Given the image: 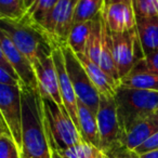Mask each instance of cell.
Listing matches in <instances>:
<instances>
[{"instance_id":"1","label":"cell","mask_w":158,"mask_h":158,"mask_svg":"<svg viewBox=\"0 0 158 158\" xmlns=\"http://www.w3.org/2000/svg\"><path fill=\"white\" fill-rule=\"evenodd\" d=\"M22 158H52L44 99L37 88L22 86Z\"/></svg>"},{"instance_id":"2","label":"cell","mask_w":158,"mask_h":158,"mask_svg":"<svg viewBox=\"0 0 158 158\" xmlns=\"http://www.w3.org/2000/svg\"><path fill=\"white\" fill-rule=\"evenodd\" d=\"M123 138L140 121L158 110V91L119 86L114 95Z\"/></svg>"},{"instance_id":"3","label":"cell","mask_w":158,"mask_h":158,"mask_svg":"<svg viewBox=\"0 0 158 158\" xmlns=\"http://www.w3.org/2000/svg\"><path fill=\"white\" fill-rule=\"evenodd\" d=\"M1 31L7 34L15 47L34 64L39 59L51 55L55 42L49 34L26 18L21 21L1 20Z\"/></svg>"},{"instance_id":"4","label":"cell","mask_w":158,"mask_h":158,"mask_svg":"<svg viewBox=\"0 0 158 158\" xmlns=\"http://www.w3.org/2000/svg\"><path fill=\"white\" fill-rule=\"evenodd\" d=\"M42 99L51 148L61 152L84 142L81 134L68 115L66 108L61 107L50 99Z\"/></svg>"},{"instance_id":"5","label":"cell","mask_w":158,"mask_h":158,"mask_svg":"<svg viewBox=\"0 0 158 158\" xmlns=\"http://www.w3.org/2000/svg\"><path fill=\"white\" fill-rule=\"evenodd\" d=\"M61 47L65 57L66 70L76 92L77 99L88 106L97 115L101 99L99 91L92 84L90 77L88 76L85 67L77 57L76 53L67 46V44H61Z\"/></svg>"},{"instance_id":"6","label":"cell","mask_w":158,"mask_h":158,"mask_svg":"<svg viewBox=\"0 0 158 158\" xmlns=\"http://www.w3.org/2000/svg\"><path fill=\"white\" fill-rule=\"evenodd\" d=\"M97 119L100 132V149L107 155L123 146L114 98L101 97Z\"/></svg>"},{"instance_id":"7","label":"cell","mask_w":158,"mask_h":158,"mask_svg":"<svg viewBox=\"0 0 158 158\" xmlns=\"http://www.w3.org/2000/svg\"><path fill=\"white\" fill-rule=\"evenodd\" d=\"M113 55L120 80L129 75L140 60L144 57L136 27L123 34H112Z\"/></svg>"},{"instance_id":"8","label":"cell","mask_w":158,"mask_h":158,"mask_svg":"<svg viewBox=\"0 0 158 158\" xmlns=\"http://www.w3.org/2000/svg\"><path fill=\"white\" fill-rule=\"evenodd\" d=\"M1 119L7 123L19 148H22V95L21 87L0 85Z\"/></svg>"},{"instance_id":"9","label":"cell","mask_w":158,"mask_h":158,"mask_svg":"<svg viewBox=\"0 0 158 158\" xmlns=\"http://www.w3.org/2000/svg\"><path fill=\"white\" fill-rule=\"evenodd\" d=\"M79 0H59L47 20L44 29L59 44H65L74 24Z\"/></svg>"},{"instance_id":"10","label":"cell","mask_w":158,"mask_h":158,"mask_svg":"<svg viewBox=\"0 0 158 158\" xmlns=\"http://www.w3.org/2000/svg\"><path fill=\"white\" fill-rule=\"evenodd\" d=\"M52 56L54 60L55 67L57 72V78H59V87L60 93H61L63 104L67 110L68 115L70 116L72 120L76 125L77 129L80 132V126H79V117H78V99H77L76 92L74 90V87L70 81L68 73L66 70L65 65V57H64L63 49L61 44H55L53 47ZM81 134V133H80Z\"/></svg>"},{"instance_id":"11","label":"cell","mask_w":158,"mask_h":158,"mask_svg":"<svg viewBox=\"0 0 158 158\" xmlns=\"http://www.w3.org/2000/svg\"><path fill=\"white\" fill-rule=\"evenodd\" d=\"M34 69L37 78L38 90L41 97L52 100L61 107H65L60 93L59 78L52 54L38 60L34 64Z\"/></svg>"},{"instance_id":"12","label":"cell","mask_w":158,"mask_h":158,"mask_svg":"<svg viewBox=\"0 0 158 158\" xmlns=\"http://www.w3.org/2000/svg\"><path fill=\"white\" fill-rule=\"evenodd\" d=\"M0 52H2L6 55L12 67L20 76L24 86L37 88V78L33 64L16 48L9 36L3 31H1V38H0Z\"/></svg>"},{"instance_id":"13","label":"cell","mask_w":158,"mask_h":158,"mask_svg":"<svg viewBox=\"0 0 158 158\" xmlns=\"http://www.w3.org/2000/svg\"><path fill=\"white\" fill-rule=\"evenodd\" d=\"M104 18L112 34H123L136 27L133 2L108 3L104 8Z\"/></svg>"},{"instance_id":"14","label":"cell","mask_w":158,"mask_h":158,"mask_svg":"<svg viewBox=\"0 0 158 158\" xmlns=\"http://www.w3.org/2000/svg\"><path fill=\"white\" fill-rule=\"evenodd\" d=\"M80 63L86 69L91 81L94 85L100 95L104 98H114L118 84L113 80L107 73H105L98 63L93 62L87 54H76Z\"/></svg>"},{"instance_id":"15","label":"cell","mask_w":158,"mask_h":158,"mask_svg":"<svg viewBox=\"0 0 158 158\" xmlns=\"http://www.w3.org/2000/svg\"><path fill=\"white\" fill-rule=\"evenodd\" d=\"M136 31L144 56L158 51V15L138 16Z\"/></svg>"},{"instance_id":"16","label":"cell","mask_w":158,"mask_h":158,"mask_svg":"<svg viewBox=\"0 0 158 158\" xmlns=\"http://www.w3.org/2000/svg\"><path fill=\"white\" fill-rule=\"evenodd\" d=\"M158 132V112L135 125L123 138V144L129 149H134Z\"/></svg>"},{"instance_id":"17","label":"cell","mask_w":158,"mask_h":158,"mask_svg":"<svg viewBox=\"0 0 158 158\" xmlns=\"http://www.w3.org/2000/svg\"><path fill=\"white\" fill-rule=\"evenodd\" d=\"M77 105H78L80 133H81L82 139L85 142H88L100 148V132L97 115L79 100Z\"/></svg>"},{"instance_id":"18","label":"cell","mask_w":158,"mask_h":158,"mask_svg":"<svg viewBox=\"0 0 158 158\" xmlns=\"http://www.w3.org/2000/svg\"><path fill=\"white\" fill-rule=\"evenodd\" d=\"M100 66L105 73L110 75V77L120 85V77L118 74L116 63H115L114 55H113V42L112 35L107 27V24L104 21L103 25V38H102V48H101V56H100Z\"/></svg>"},{"instance_id":"19","label":"cell","mask_w":158,"mask_h":158,"mask_svg":"<svg viewBox=\"0 0 158 158\" xmlns=\"http://www.w3.org/2000/svg\"><path fill=\"white\" fill-rule=\"evenodd\" d=\"M91 29L92 21H82L73 24L66 44L76 54H86Z\"/></svg>"},{"instance_id":"20","label":"cell","mask_w":158,"mask_h":158,"mask_svg":"<svg viewBox=\"0 0 158 158\" xmlns=\"http://www.w3.org/2000/svg\"><path fill=\"white\" fill-rule=\"evenodd\" d=\"M119 86L139 90L158 91V75L148 72L130 73L121 79Z\"/></svg>"},{"instance_id":"21","label":"cell","mask_w":158,"mask_h":158,"mask_svg":"<svg viewBox=\"0 0 158 158\" xmlns=\"http://www.w3.org/2000/svg\"><path fill=\"white\" fill-rule=\"evenodd\" d=\"M104 11V10H103ZM102 11L92 20V29H91L90 39L87 47L86 54L93 62L100 65V56H101L102 38H103V25H104V12Z\"/></svg>"},{"instance_id":"22","label":"cell","mask_w":158,"mask_h":158,"mask_svg":"<svg viewBox=\"0 0 158 158\" xmlns=\"http://www.w3.org/2000/svg\"><path fill=\"white\" fill-rule=\"evenodd\" d=\"M57 1L59 0H35L31 7L27 10L25 18L33 24L44 28L47 20L50 16Z\"/></svg>"},{"instance_id":"23","label":"cell","mask_w":158,"mask_h":158,"mask_svg":"<svg viewBox=\"0 0 158 158\" xmlns=\"http://www.w3.org/2000/svg\"><path fill=\"white\" fill-rule=\"evenodd\" d=\"M106 6V0H79L75 12L74 23L92 21Z\"/></svg>"},{"instance_id":"24","label":"cell","mask_w":158,"mask_h":158,"mask_svg":"<svg viewBox=\"0 0 158 158\" xmlns=\"http://www.w3.org/2000/svg\"><path fill=\"white\" fill-rule=\"evenodd\" d=\"M59 153L66 158H110L99 147L85 141Z\"/></svg>"},{"instance_id":"25","label":"cell","mask_w":158,"mask_h":158,"mask_svg":"<svg viewBox=\"0 0 158 158\" xmlns=\"http://www.w3.org/2000/svg\"><path fill=\"white\" fill-rule=\"evenodd\" d=\"M27 8L25 0H0V18L1 20L21 21L25 18Z\"/></svg>"},{"instance_id":"26","label":"cell","mask_w":158,"mask_h":158,"mask_svg":"<svg viewBox=\"0 0 158 158\" xmlns=\"http://www.w3.org/2000/svg\"><path fill=\"white\" fill-rule=\"evenodd\" d=\"M0 158H22L20 148L16 145L7 123L2 119L0 132Z\"/></svg>"},{"instance_id":"27","label":"cell","mask_w":158,"mask_h":158,"mask_svg":"<svg viewBox=\"0 0 158 158\" xmlns=\"http://www.w3.org/2000/svg\"><path fill=\"white\" fill-rule=\"evenodd\" d=\"M0 85L10 87L24 86L18 73L12 67V65L2 52H0Z\"/></svg>"},{"instance_id":"28","label":"cell","mask_w":158,"mask_h":158,"mask_svg":"<svg viewBox=\"0 0 158 158\" xmlns=\"http://www.w3.org/2000/svg\"><path fill=\"white\" fill-rule=\"evenodd\" d=\"M133 6L138 16L158 15V0H133Z\"/></svg>"},{"instance_id":"29","label":"cell","mask_w":158,"mask_h":158,"mask_svg":"<svg viewBox=\"0 0 158 158\" xmlns=\"http://www.w3.org/2000/svg\"><path fill=\"white\" fill-rule=\"evenodd\" d=\"M133 72H148L158 75V51L140 60L131 70V73Z\"/></svg>"},{"instance_id":"30","label":"cell","mask_w":158,"mask_h":158,"mask_svg":"<svg viewBox=\"0 0 158 158\" xmlns=\"http://www.w3.org/2000/svg\"><path fill=\"white\" fill-rule=\"evenodd\" d=\"M157 149H158V132L154 134L153 136H151L148 140H146L139 147H136V148L134 149V152H135L136 154H139V155H142V154L148 153V152H153V151H157Z\"/></svg>"},{"instance_id":"31","label":"cell","mask_w":158,"mask_h":158,"mask_svg":"<svg viewBox=\"0 0 158 158\" xmlns=\"http://www.w3.org/2000/svg\"><path fill=\"white\" fill-rule=\"evenodd\" d=\"M107 156L110 158H141L139 154H136L132 149L127 148L126 146H121L115 149L114 152L107 154Z\"/></svg>"},{"instance_id":"32","label":"cell","mask_w":158,"mask_h":158,"mask_svg":"<svg viewBox=\"0 0 158 158\" xmlns=\"http://www.w3.org/2000/svg\"><path fill=\"white\" fill-rule=\"evenodd\" d=\"M141 158H158V149L157 151L148 152V153H145L140 155Z\"/></svg>"},{"instance_id":"33","label":"cell","mask_w":158,"mask_h":158,"mask_svg":"<svg viewBox=\"0 0 158 158\" xmlns=\"http://www.w3.org/2000/svg\"><path fill=\"white\" fill-rule=\"evenodd\" d=\"M52 158H63V157H62V155L59 153V151L52 148Z\"/></svg>"},{"instance_id":"34","label":"cell","mask_w":158,"mask_h":158,"mask_svg":"<svg viewBox=\"0 0 158 158\" xmlns=\"http://www.w3.org/2000/svg\"><path fill=\"white\" fill-rule=\"evenodd\" d=\"M133 2V0H110L107 2V5L108 3H115V2Z\"/></svg>"},{"instance_id":"35","label":"cell","mask_w":158,"mask_h":158,"mask_svg":"<svg viewBox=\"0 0 158 158\" xmlns=\"http://www.w3.org/2000/svg\"><path fill=\"white\" fill-rule=\"evenodd\" d=\"M34 1H35V0H25V6H26L27 10L31 7V5L34 3Z\"/></svg>"},{"instance_id":"36","label":"cell","mask_w":158,"mask_h":158,"mask_svg":"<svg viewBox=\"0 0 158 158\" xmlns=\"http://www.w3.org/2000/svg\"><path fill=\"white\" fill-rule=\"evenodd\" d=\"M108 1H110V0H106V5H107V2H108Z\"/></svg>"},{"instance_id":"37","label":"cell","mask_w":158,"mask_h":158,"mask_svg":"<svg viewBox=\"0 0 158 158\" xmlns=\"http://www.w3.org/2000/svg\"><path fill=\"white\" fill-rule=\"evenodd\" d=\"M62 157H63V156H62ZM63 158H66V157H63Z\"/></svg>"},{"instance_id":"38","label":"cell","mask_w":158,"mask_h":158,"mask_svg":"<svg viewBox=\"0 0 158 158\" xmlns=\"http://www.w3.org/2000/svg\"><path fill=\"white\" fill-rule=\"evenodd\" d=\"M157 112H158V110H157Z\"/></svg>"}]
</instances>
